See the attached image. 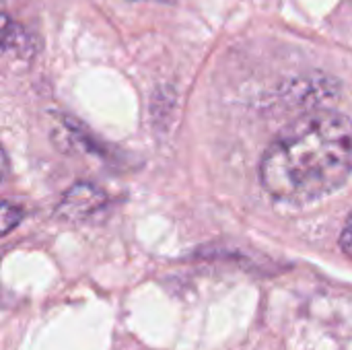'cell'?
Here are the masks:
<instances>
[{
    "mask_svg": "<svg viewBox=\"0 0 352 350\" xmlns=\"http://www.w3.org/2000/svg\"><path fill=\"white\" fill-rule=\"evenodd\" d=\"M352 175V120L316 111L289 124L260 161V182L280 204L301 206L340 190Z\"/></svg>",
    "mask_w": 352,
    "mask_h": 350,
    "instance_id": "6da1fadb",
    "label": "cell"
},
{
    "mask_svg": "<svg viewBox=\"0 0 352 350\" xmlns=\"http://www.w3.org/2000/svg\"><path fill=\"white\" fill-rule=\"evenodd\" d=\"M340 248L346 256L352 258V212L349 215L344 227H342V233H340Z\"/></svg>",
    "mask_w": 352,
    "mask_h": 350,
    "instance_id": "7a4b0ae2",
    "label": "cell"
}]
</instances>
